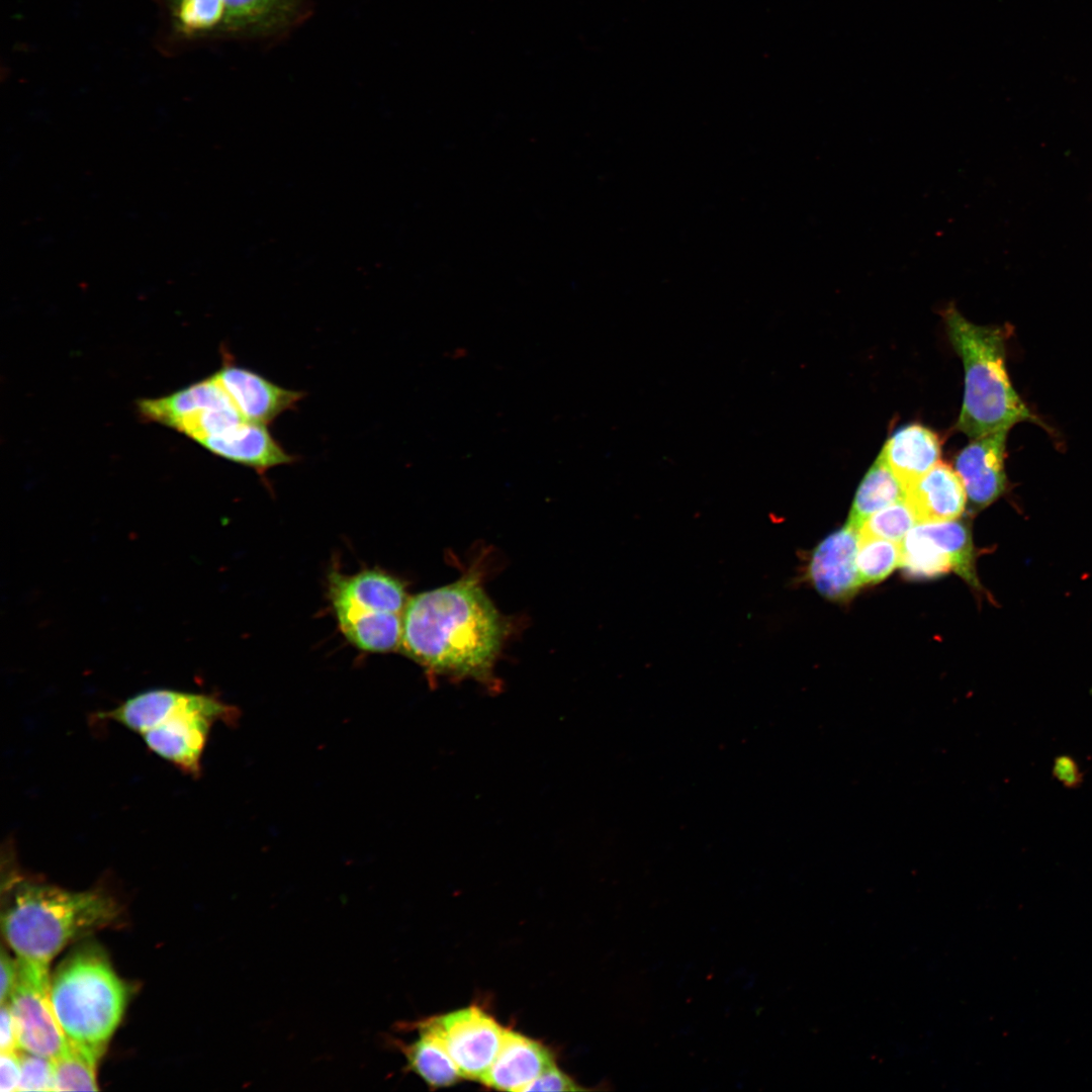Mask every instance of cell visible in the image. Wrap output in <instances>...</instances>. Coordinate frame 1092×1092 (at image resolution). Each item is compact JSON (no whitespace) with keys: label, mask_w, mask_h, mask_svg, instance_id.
Here are the masks:
<instances>
[{"label":"cell","mask_w":1092,"mask_h":1092,"mask_svg":"<svg viewBox=\"0 0 1092 1092\" xmlns=\"http://www.w3.org/2000/svg\"><path fill=\"white\" fill-rule=\"evenodd\" d=\"M506 631L477 574H467L410 598L399 649L428 672L484 679Z\"/></svg>","instance_id":"cell-1"},{"label":"cell","mask_w":1092,"mask_h":1092,"mask_svg":"<svg viewBox=\"0 0 1092 1092\" xmlns=\"http://www.w3.org/2000/svg\"><path fill=\"white\" fill-rule=\"evenodd\" d=\"M2 912L3 935L17 958L48 967L70 942L112 923L115 901L101 890L69 891L15 881Z\"/></svg>","instance_id":"cell-2"},{"label":"cell","mask_w":1092,"mask_h":1092,"mask_svg":"<svg viewBox=\"0 0 1092 1092\" xmlns=\"http://www.w3.org/2000/svg\"><path fill=\"white\" fill-rule=\"evenodd\" d=\"M236 708L215 696L152 689L111 710L93 714L97 721L115 722L136 733L147 748L192 778L201 775V761L212 726L234 721Z\"/></svg>","instance_id":"cell-3"},{"label":"cell","mask_w":1092,"mask_h":1092,"mask_svg":"<svg viewBox=\"0 0 1092 1092\" xmlns=\"http://www.w3.org/2000/svg\"><path fill=\"white\" fill-rule=\"evenodd\" d=\"M948 339L965 370V392L957 429L971 439L1039 420L1013 387L1006 368L1008 330L968 321L953 304L944 308Z\"/></svg>","instance_id":"cell-4"},{"label":"cell","mask_w":1092,"mask_h":1092,"mask_svg":"<svg viewBox=\"0 0 1092 1092\" xmlns=\"http://www.w3.org/2000/svg\"><path fill=\"white\" fill-rule=\"evenodd\" d=\"M50 997L67 1038L101 1058L121 1021L129 988L99 946L84 943L59 964Z\"/></svg>","instance_id":"cell-5"},{"label":"cell","mask_w":1092,"mask_h":1092,"mask_svg":"<svg viewBox=\"0 0 1092 1092\" xmlns=\"http://www.w3.org/2000/svg\"><path fill=\"white\" fill-rule=\"evenodd\" d=\"M328 596L340 631L353 646L371 653L399 649L410 597L398 577L377 567L354 574L332 571Z\"/></svg>","instance_id":"cell-6"},{"label":"cell","mask_w":1092,"mask_h":1092,"mask_svg":"<svg viewBox=\"0 0 1092 1092\" xmlns=\"http://www.w3.org/2000/svg\"><path fill=\"white\" fill-rule=\"evenodd\" d=\"M301 0H174L180 27L191 33L234 32L263 36L299 16Z\"/></svg>","instance_id":"cell-7"},{"label":"cell","mask_w":1092,"mask_h":1092,"mask_svg":"<svg viewBox=\"0 0 1092 1092\" xmlns=\"http://www.w3.org/2000/svg\"><path fill=\"white\" fill-rule=\"evenodd\" d=\"M18 976L7 1001L21 1051L55 1060L69 1039L54 1011L49 968L17 958Z\"/></svg>","instance_id":"cell-8"},{"label":"cell","mask_w":1092,"mask_h":1092,"mask_svg":"<svg viewBox=\"0 0 1092 1092\" xmlns=\"http://www.w3.org/2000/svg\"><path fill=\"white\" fill-rule=\"evenodd\" d=\"M445 1048L462 1078L478 1080L490 1068L506 1028L477 1006H470L418 1022Z\"/></svg>","instance_id":"cell-9"},{"label":"cell","mask_w":1092,"mask_h":1092,"mask_svg":"<svg viewBox=\"0 0 1092 1092\" xmlns=\"http://www.w3.org/2000/svg\"><path fill=\"white\" fill-rule=\"evenodd\" d=\"M1008 430H999L972 441L956 456L954 470L976 509H984L1005 491V449Z\"/></svg>","instance_id":"cell-10"},{"label":"cell","mask_w":1092,"mask_h":1092,"mask_svg":"<svg viewBox=\"0 0 1092 1092\" xmlns=\"http://www.w3.org/2000/svg\"><path fill=\"white\" fill-rule=\"evenodd\" d=\"M214 376L241 415L254 423L268 425L304 397L302 391L282 387L234 363H224Z\"/></svg>","instance_id":"cell-11"},{"label":"cell","mask_w":1092,"mask_h":1092,"mask_svg":"<svg viewBox=\"0 0 1092 1092\" xmlns=\"http://www.w3.org/2000/svg\"><path fill=\"white\" fill-rule=\"evenodd\" d=\"M858 531L845 525L811 553L806 576L826 599L846 601L861 585L856 568Z\"/></svg>","instance_id":"cell-12"},{"label":"cell","mask_w":1092,"mask_h":1092,"mask_svg":"<svg viewBox=\"0 0 1092 1092\" xmlns=\"http://www.w3.org/2000/svg\"><path fill=\"white\" fill-rule=\"evenodd\" d=\"M552 1065L553 1057L544 1044L506 1029L502 1046L480 1082L495 1090L524 1091Z\"/></svg>","instance_id":"cell-13"},{"label":"cell","mask_w":1092,"mask_h":1092,"mask_svg":"<svg viewBox=\"0 0 1092 1092\" xmlns=\"http://www.w3.org/2000/svg\"><path fill=\"white\" fill-rule=\"evenodd\" d=\"M199 444L212 454L251 467L261 475L272 467L294 460L274 439L267 425L248 420L220 435L207 437Z\"/></svg>","instance_id":"cell-14"},{"label":"cell","mask_w":1092,"mask_h":1092,"mask_svg":"<svg viewBox=\"0 0 1092 1092\" xmlns=\"http://www.w3.org/2000/svg\"><path fill=\"white\" fill-rule=\"evenodd\" d=\"M905 499L918 523L951 521L966 507L963 482L949 465L938 462L905 490Z\"/></svg>","instance_id":"cell-15"},{"label":"cell","mask_w":1092,"mask_h":1092,"mask_svg":"<svg viewBox=\"0 0 1092 1092\" xmlns=\"http://www.w3.org/2000/svg\"><path fill=\"white\" fill-rule=\"evenodd\" d=\"M940 452L938 436L918 424L897 430L881 451L905 490L939 462Z\"/></svg>","instance_id":"cell-16"},{"label":"cell","mask_w":1092,"mask_h":1092,"mask_svg":"<svg viewBox=\"0 0 1092 1092\" xmlns=\"http://www.w3.org/2000/svg\"><path fill=\"white\" fill-rule=\"evenodd\" d=\"M234 405L230 396L212 375L171 395L143 399L139 411L144 419L174 429L186 419L203 411Z\"/></svg>","instance_id":"cell-17"},{"label":"cell","mask_w":1092,"mask_h":1092,"mask_svg":"<svg viewBox=\"0 0 1092 1092\" xmlns=\"http://www.w3.org/2000/svg\"><path fill=\"white\" fill-rule=\"evenodd\" d=\"M419 1036L404 1043L393 1039L406 1060V1068L434 1088L456 1084L461 1074L442 1043L428 1030L417 1026Z\"/></svg>","instance_id":"cell-18"},{"label":"cell","mask_w":1092,"mask_h":1092,"mask_svg":"<svg viewBox=\"0 0 1092 1092\" xmlns=\"http://www.w3.org/2000/svg\"><path fill=\"white\" fill-rule=\"evenodd\" d=\"M904 498V487L880 453L857 488L846 525L858 531L873 514Z\"/></svg>","instance_id":"cell-19"},{"label":"cell","mask_w":1092,"mask_h":1092,"mask_svg":"<svg viewBox=\"0 0 1092 1092\" xmlns=\"http://www.w3.org/2000/svg\"><path fill=\"white\" fill-rule=\"evenodd\" d=\"M948 555L951 568L975 588H981L975 569L974 547L969 528L951 520L920 523Z\"/></svg>","instance_id":"cell-20"},{"label":"cell","mask_w":1092,"mask_h":1092,"mask_svg":"<svg viewBox=\"0 0 1092 1092\" xmlns=\"http://www.w3.org/2000/svg\"><path fill=\"white\" fill-rule=\"evenodd\" d=\"M901 566L915 577H933L948 572L951 562L943 548L918 525L901 541Z\"/></svg>","instance_id":"cell-21"},{"label":"cell","mask_w":1092,"mask_h":1092,"mask_svg":"<svg viewBox=\"0 0 1092 1092\" xmlns=\"http://www.w3.org/2000/svg\"><path fill=\"white\" fill-rule=\"evenodd\" d=\"M100 1058L69 1040L54 1063V1091H95L96 1065Z\"/></svg>","instance_id":"cell-22"},{"label":"cell","mask_w":1092,"mask_h":1092,"mask_svg":"<svg viewBox=\"0 0 1092 1092\" xmlns=\"http://www.w3.org/2000/svg\"><path fill=\"white\" fill-rule=\"evenodd\" d=\"M901 542L859 537L855 562L860 584L883 580L897 566H901Z\"/></svg>","instance_id":"cell-23"},{"label":"cell","mask_w":1092,"mask_h":1092,"mask_svg":"<svg viewBox=\"0 0 1092 1092\" xmlns=\"http://www.w3.org/2000/svg\"><path fill=\"white\" fill-rule=\"evenodd\" d=\"M916 523V516L904 498L873 514L858 530V536L901 542Z\"/></svg>","instance_id":"cell-24"},{"label":"cell","mask_w":1092,"mask_h":1092,"mask_svg":"<svg viewBox=\"0 0 1092 1092\" xmlns=\"http://www.w3.org/2000/svg\"><path fill=\"white\" fill-rule=\"evenodd\" d=\"M246 419L235 405L203 411L179 424L176 430L198 443L207 437L220 435Z\"/></svg>","instance_id":"cell-25"},{"label":"cell","mask_w":1092,"mask_h":1092,"mask_svg":"<svg viewBox=\"0 0 1092 1092\" xmlns=\"http://www.w3.org/2000/svg\"><path fill=\"white\" fill-rule=\"evenodd\" d=\"M17 1091H54L53 1060L22 1051Z\"/></svg>","instance_id":"cell-26"},{"label":"cell","mask_w":1092,"mask_h":1092,"mask_svg":"<svg viewBox=\"0 0 1092 1092\" xmlns=\"http://www.w3.org/2000/svg\"><path fill=\"white\" fill-rule=\"evenodd\" d=\"M578 1086L569 1076L558 1069L555 1064L545 1070L524 1091H580Z\"/></svg>","instance_id":"cell-27"},{"label":"cell","mask_w":1092,"mask_h":1092,"mask_svg":"<svg viewBox=\"0 0 1092 1092\" xmlns=\"http://www.w3.org/2000/svg\"><path fill=\"white\" fill-rule=\"evenodd\" d=\"M1052 775L1067 789H1076L1080 787L1084 780V774L1078 762L1071 755L1067 754L1058 755L1054 759Z\"/></svg>","instance_id":"cell-28"},{"label":"cell","mask_w":1092,"mask_h":1092,"mask_svg":"<svg viewBox=\"0 0 1092 1092\" xmlns=\"http://www.w3.org/2000/svg\"><path fill=\"white\" fill-rule=\"evenodd\" d=\"M21 1075L20 1058L17 1051H1L0 1056V1091H17Z\"/></svg>","instance_id":"cell-29"},{"label":"cell","mask_w":1092,"mask_h":1092,"mask_svg":"<svg viewBox=\"0 0 1092 1092\" xmlns=\"http://www.w3.org/2000/svg\"><path fill=\"white\" fill-rule=\"evenodd\" d=\"M0 1003H6L13 991L18 976V961L11 959L3 948L1 951Z\"/></svg>","instance_id":"cell-30"},{"label":"cell","mask_w":1092,"mask_h":1092,"mask_svg":"<svg viewBox=\"0 0 1092 1092\" xmlns=\"http://www.w3.org/2000/svg\"><path fill=\"white\" fill-rule=\"evenodd\" d=\"M18 1048L13 1015L8 1002H6L1 1004L0 1049L1 1051H17Z\"/></svg>","instance_id":"cell-31"}]
</instances>
